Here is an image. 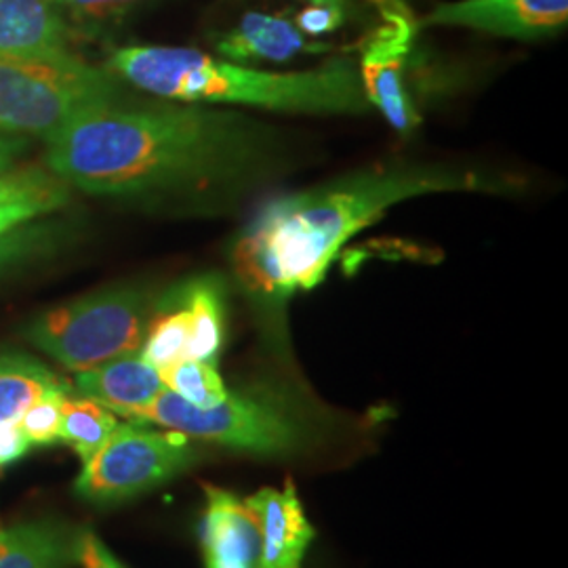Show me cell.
Wrapping results in <instances>:
<instances>
[{
	"label": "cell",
	"instance_id": "obj_1",
	"mask_svg": "<svg viewBox=\"0 0 568 568\" xmlns=\"http://www.w3.org/2000/svg\"><path fill=\"white\" fill-rule=\"evenodd\" d=\"M47 143L55 178L91 194L241 185L274 161V135L264 124L196 103H108L65 124Z\"/></svg>",
	"mask_w": 568,
	"mask_h": 568
},
{
	"label": "cell",
	"instance_id": "obj_28",
	"mask_svg": "<svg viewBox=\"0 0 568 568\" xmlns=\"http://www.w3.org/2000/svg\"><path fill=\"white\" fill-rule=\"evenodd\" d=\"M21 150H23V140L20 135L0 133V175L11 171L16 159L21 154Z\"/></svg>",
	"mask_w": 568,
	"mask_h": 568
},
{
	"label": "cell",
	"instance_id": "obj_7",
	"mask_svg": "<svg viewBox=\"0 0 568 568\" xmlns=\"http://www.w3.org/2000/svg\"><path fill=\"white\" fill-rule=\"evenodd\" d=\"M196 462V450L180 432H152L119 424L110 440L77 478L79 497L95 506H114L161 487Z\"/></svg>",
	"mask_w": 568,
	"mask_h": 568
},
{
	"label": "cell",
	"instance_id": "obj_18",
	"mask_svg": "<svg viewBox=\"0 0 568 568\" xmlns=\"http://www.w3.org/2000/svg\"><path fill=\"white\" fill-rule=\"evenodd\" d=\"M68 387L60 377L30 354H0V419L20 417L42 394Z\"/></svg>",
	"mask_w": 568,
	"mask_h": 568
},
{
	"label": "cell",
	"instance_id": "obj_10",
	"mask_svg": "<svg viewBox=\"0 0 568 568\" xmlns=\"http://www.w3.org/2000/svg\"><path fill=\"white\" fill-rule=\"evenodd\" d=\"M206 511L203 548L206 568H257L262 558V523L248 499L224 488L204 487Z\"/></svg>",
	"mask_w": 568,
	"mask_h": 568
},
{
	"label": "cell",
	"instance_id": "obj_22",
	"mask_svg": "<svg viewBox=\"0 0 568 568\" xmlns=\"http://www.w3.org/2000/svg\"><path fill=\"white\" fill-rule=\"evenodd\" d=\"M65 398H68V387L51 389L21 413V427L32 445L49 447L60 443L61 408Z\"/></svg>",
	"mask_w": 568,
	"mask_h": 568
},
{
	"label": "cell",
	"instance_id": "obj_14",
	"mask_svg": "<svg viewBox=\"0 0 568 568\" xmlns=\"http://www.w3.org/2000/svg\"><path fill=\"white\" fill-rule=\"evenodd\" d=\"M68 28L55 0H0V53L65 51Z\"/></svg>",
	"mask_w": 568,
	"mask_h": 568
},
{
	"label": "cell",
	"instance_id": "obj_20",
	"mask_svg": "<svg viewBox=\"0 0 568 568\" xmlns=\"http://www.w3.org/2000/svg\"><path fill=\"white\" fill-rule=\"evenodd\" d=\"M190 345V318L180 297L163 300L156 305V314L148 326L140 356L148 365L163 371L187 358Z\"/></svg>",
	"mask_w": 568,
	"mask_h": 568
},
{
	"label": "cell",
	"instance_id": "obj_24",
	"mask_svg": "<svg viewBox=\"0 0 568 568\" xmlns=\"http://www.w3.org/2000/svg\"><path fill=\"white\" fill-rule=\"evenodd\" d=\"M77 565L81 568H126L91 528L79 530Z\"/></svg>",
	"mask_w": 568,
	"mask_h": 568
},
{
	"label": "cell",
	"instance_id": "obj_13",
	"mask_svg": "<svg viewBox=\"0 0 568 568\" xmlns=\"http://www.w3.org/2000/svg\"><path fill=\"white\" fill-rule=\"evenodd\" d=\"M79 530L53 520H26L0 528V568H72Z\"/></svg>",
	"mask_w": 568,
	"mask_h": 568
},
{
	"label": "cell",
	"instance_id": "obj_4",
	"mask_svg": "<svg viewBox=\"0 0 568 568\" xmlns=\"http://www.w3.org/2000/svg\"><path fill=\"white\" fill-rule=\"evenodd\" d=\"M114 102V81L68 51L0 53V133L49 142L74 119Z\"/></svg>",
	"mask_w": 568,
	"mask_h": 568
},
{
	"label": "cell",
	"instance_id": "obj_5",
	"mask_svg": "<svg viewBox=\"0 0 568 568\" xmlns=\"http://www.w3.org/2000/svg\"><path fill=\"white\" fill-rule=\"evenodd\" d=\"M156 300L140 286H119L53 307L28 326V342L79 373L138 354L156 314Z\"/></svg>",
	"mask_w": 568,
	"mask_h": 568
},
{
	"label": "cell",
	"instance_id": "obj_12",
	"mask_svg": "<svg viewBox=\"0 0 568 568\" xmlns=\"http://www.w3.org/2000/svg\"><path fill=\"white\" fill-rule=\"evenodd\" d=\"M74 387L82 398H91L121 417H131L166 389L159 368L148 365L140 352L79 371Z\"/></svg>",
	"mask_w": 568,
	"mask_h": 568
},
{
	"label": "cell",
	"instance_id": "obj_27",
	"mask_svg": "<svg viewBox=\"0 0 568 568\" xmlns=\"http://www.w3.org/2000/svg\"><path fill=\"white\" fill-rule=\"evenodd\" d=\"M60 9H68L79 18H110L119 16L124 9L138 4L140 0H55Z\"/></svg>",
	"mask_w": 568,
	"mask_h": 568
},
{
	"label": "cell",
	"instance_id": "obj_11",
	"mask_svg": "<svg viewBox=\"0 0 568 568\" xmlns=\"http://www.w3.org/2000/svg\"><path fill=\"white\" fill-rule=\"evenodd\" d=\"M262 523V558L257 568H302L314 528L305 518L297 490L286 483L283 490L262 488L248 497Z\"/></svg>",
	"mask_w": 568,
	"mask_h": 568
},
{
	"label": "cell",
	"instance_id": "obj_17",
	"mask_svg": "<svg viewBox=\"0 0 568 568\" xmlns=\"http://www.w3.org/2000/svg\"><path fill=\"white\" fill-rule=\"evenodd\" d=\"M190 318L187 358L215 365L224 344V284L204 276L185 284L178 293Z\"/></svg>",
	"mask_w": 568,
	"mask_h": 568
},
{
	"label": "cell",
	"instance_id": "obj_3",
	"mask_svg": "<svg viewBox=\"0 0 568 568\" xmlns=\"http://www.w3.org/2000/svg\"><path fill=\"white\" fill-rule=\"evenodd\" d=\"M110 65L124 81L159 98L185 103H232L286 114H366L361 70L331 60L304 72H264L196 49L126 47Z\"/></svg>",
	"mask_w": 568,
	"mask_h": 568
},
{
	"label": "cell",
	"instance_id": "obj_2",
	"mask_svg": "<svg viewBox=\"0 0 568 568\" xmlns=\"http://www.w3.org/2000/svg\"><path fill=\"white\" fill-rule=\"evenodd\" d=\"M464 190L493 192L497 182L459 166L389 164L281 196L265 204L234 244L239 278L253 295L284 300L321 283L342 246L394 204Z\"/></svg>",
	"mask_w": 568,
	"mask_h": 568
},
{
	"label": "cell",
	"instance_id": "obj_19",
	"mask_svg": "<svg viewBox=\"0 0 568 568\" xmlns=\"http://www.w3.org/2000/svg\"><path fill=\"white\" fill-rule=\"evenodd\" d=\"M119 427L116 415L91 398H65L61 408L60 440L87 464Z\"/></svg>",
	"mask_w": 568,
	"mask_h": 568
},
{
	"label": "cell",
	"instance_id": "obj_8",
	"mask_svg": "<svg viewBox=\"0 0 568 568\" xmlns=\"http://www.w3.org/2000/svg\"><path fill=\"white\" fill-rule=\"evenodd\" d=\"M410 41L413 23L400 13H389L386 26L366 42L358 65L371 108H377L387 122L403 133L419 124L415 103L405 84Z\"/></svg>",
	"mask_w": 568,
	"mask_h": 568
},
{
	"label": "cell",
	"instance_id": "obj_16",
	"mask_svg": "<svg viewBox=\"0 0 568 568\" xmlns=\"http://www.w3.org/2000/svg\"><path fill=\"white\" fill-rule=\"evenodd\" d=\"M70 201L68 183L41 169H20L0 175V232L30 224Z\"/></svg>",
	"mask_w": 568,
	"mask_h": 568
},
{
	"label": "cell",
	"instance_id": "obj_23",
	"mask_svg": "<svg viewBox=\"0 0 568 568\" xmlns=\"http://www.w3.org/2000/svg\"><path fill=\"white\" fill-rule=\"evenodd\" d=\"M42 244V230L39 225L23 224L0 232V267L28 257Z\"/></svg>",
	"mask_w": 568,
	"mask_h": 568
},
{
	"label": "cell",
	"instance_id": "obj_26",
	"mask_svg": "<svg viewBox=\"0 0 568 568\" xmlns=\"http://www.w3.org/2000/svg\"><path fill=\"white\" fill-rule=\"evenodd\" d=\"M344 21V7L339 4H314L297 16L295 26L307 34H325L339 28Z\"/></svg>",
	"mask_w": 568,
	"mask_h": 568
},
{
	"label": "cell",
	"instance_id": "obj_9",
	"mask_svg": "<svg viewBox=\"0 0 568 568\" xmlns=\"http://www.w3.org/2000/svg\"><path fill=\"white\" fill-rule=\"evenodd\" d=\"M567 21L568 0H459L438 4L424 23L527 41L560 32Z\"/></svg>",
	"mask_w": 568,
	"mask_h": 568
},
{
	"label": "cell",
	"instance_id": "obj_15",
	"mask_svg": "<svg viewBox=\"0 0 568 568\" xmlns=\"http://www.w3.org/2000/svg\"><path fill=\"white\" fill-rule=\"evenodd\" d=\"M217 51L232 61H286L305 51H325L305 41L293 21L264 13H246L239 26L217 41Z\"/></svg>",
	"mask_w": 568,
	"mask_h": 568
},
{
	"label": "cell",
	"instance_id": "obj_25",
	"mask_svg": "<svg viewBox=\"0 0 568 568\" xmlns=\"http://www.w3.org/2000/svg\"><path fill=\"white\" fill-rule=\"evenodd\" d=\"M30 445L32 443L21 427L20 417L0 419V471L18 464Z\"/></svg>",
	"mask_w": 568,
	"mask_h": 568
},
{
	"label": "cell",
	"instance_id": "obj_21",
	"mask_svg": "<svg viewBox=\"0 0 568 568\" xmlns=\"http://www.w3.org/2000/svg\"><path fill=\"white\" fill-rule=\"evenodd\" d=\"M159 373H161V379L169 392L178 394L185 403L199 406V408L220 405L230 394L225 389L222 375L211 363L185 358L182 363L166 366Z\"/></svg>",
	"mask_w": 568,
	"mask_h": 568
},
{
	"label": "cell",
	"instance_id": "obj_29",
	"mask_svg": "<svg viewBox=\"0 0 568 568\" xmlns=\"http://www.w3.org/2000/svg\"><path fill=\"white\" fill-rule=\"evenodd\" d=\"M310 2H314V4H339V7H344V0H310Z\"/></svg>",
	"mask_w": 568,
	"mask_h": 568
},
{
	"label": "cell",
	"instance_id": "obj_6",
	"mask_svg": "<svg viewBox=\"0 0 568 568\" xmlns=\"http://www.w3.org/2000/svg\"><path fill=\"white\" fill-rule=\"evenodd\" d=\"M131 419L255 455L293 453L304 438L297 417L283 403L257 394H227L220 405L199 408L164 389L150 405L135 410Z\"/></svg>",
	"mask_w": 568,
	"mask_h": 568
}]
</instances>
